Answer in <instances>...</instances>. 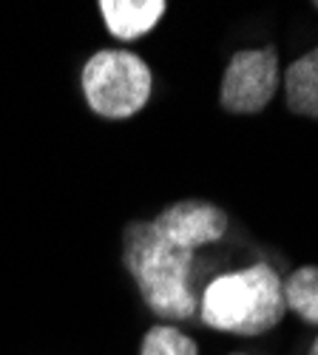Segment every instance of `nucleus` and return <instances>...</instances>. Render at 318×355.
<instances>
[{"label":"nucleus","mask_w":318,"mask_h":355,"mask_svg":"<svg viewBox=\"0 0 318 355\" xmlns=\"http://www.w3.org/2000/svg\"><path fill=\"white\" fill-rule=\"evenodd\" d=\"M151 222L168 242L179 245L191 253H196L205 245L219 242L227 230V214L219 205L202 202V199L173 202L162 214H157V219H151Z\"/></svg>","instance_id":"39448f33"},{"label":"nucleus","mask_w":318,"mask_h":355,"mask_svg":"<svg viewBox=\"0 0 318 355\" xmlns=\"http://www.w3.org/2000/svg\"><path fill=\"white\" fill-rule=\"evenodd\" d=\"M80 83L89 108L105 120H128L139 114L154 88L148 63L128 49H103L91 54Z\"/></svg>","instance_id":"7ed1b4c3"},{"label":"nucleus","mask_w":318,"mask_h":355,"mask_svg":"<svg viewBox=\"0 0 318 355\" xmlns=\"http://www.w3.org/2000/svg\"><path fill=\"white\" fill-rule=\"evenodd\" d=\"M162 0H100V12L108 32L117 40H139L165 15Z\"/></svg>","instance_id":"423d86ee"},{"label":"nucleus","mask_w":318,"mask_h":355,"mask_svg":"<svg viewBox=\"0 0 318 355\" xmlns=\"http://www.w3.org/2000/svg\"><path fill=\"white\" fill-rule=\"evenodd\" d=\"M310 355H318V338L312 341V349H310Z\"/></svg>","instance_id":"9d476101"},{"label":"nucleus","mask_w":318,"mask_h":355,"mask_svg":"<svg viewBox=\"0 0 318 355\" xmlns=\"http://www.w3.org/2000/svg\"><path fill=\"white\" fill-rule=\"evenodd\" d=\"M199 307L208 327L233 336H262L281 324L287 313L281 279L265 261L213 279Z\"/></svg>","instance_id":"f03ea898"},{"label":"nucleus","mask_w":318,"mask_h":355,"mask_svg":"<svg viewBox=\"0 0 318 355\" xmlns=\"http://www.w3.org/2000/svg\"><path fill=\"white\" fill-rule=\"evenodd\" d=\"M123 261L154 315L165 321H188L196 315L191 290L193 253L168 242L154 222H131L125 227Z\"/></svg>","instance_id":"f257e3e1"},{"label":"nucleus","mask_w":318,"mask_h":355,"mask_svg":"<svg viewBox=\"0 0 318 355\" xmlns=\"http://www.w3.org/2000/svg\"><path fill=\"white\" fill-rule=\"evenodd\" d=\"M284 287V304L293 310L301 321L318 327V268H299L293 276L281 282Z\"/></svg>","instance_id":"6e6552de"},{"label":"nucleus","mask_w":318,"mask_h":355,"mask_svg":"<svg viewBox=\"0 0 318 355\" xmlns=\"http://www.w3.org/2000/svg\"><path fill=\"white\" fill-rule=\"evenodd\" d=\"M315 9H318V3H315Z\"/></svg>","instance_id":"9b49d317"},{"label":"nucleus","mask_w":318,"mask_h":355,"mask_svg":"<svg viewBox=\"0 0 318 355\" xmlns=\"http://www.w3.org/2000/svg\"><path fill=\"white\" fill-rule=\"evenodd\" d=\"M139 355H199V347L191 336L170 324H157L139 344Z\"/></svg>","instance_id":"1a4fd4ad"},{"label":"nucleus","mask_w":318,"mask_h":355,"mask_svg":"<svg viewBox=\"0 0 318 355\" xmlns=\"http://www.w3.org/2000/svg\"><path fill=\"white\" fill-rule=\"evenodd\" d=\"M279 85L276 49L236 51L222 77V108L230 114H258Z\"/></svg>","instance_id":"20e7f679"},{"label":"nucleus","mask_w":318,"mask_h":355,"mask_svg":"<svg viewBox=\"0 0 318 355\" xmlns=\"http://www.w3.org/2000/svg\"><path fill=\"white\" fill-rule=\"evenodd\" d=\"M284 94L293 114L318 120V49L299 57L284 71Z\"/></svg>","instance_id":"0eeeda50"}]
</instances>
